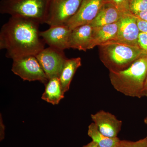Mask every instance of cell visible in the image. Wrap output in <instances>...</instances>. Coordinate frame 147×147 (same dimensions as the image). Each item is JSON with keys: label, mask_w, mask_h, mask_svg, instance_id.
I'll return each mask as SVG.
<instances>
[{"label": "cell", "mask_w": 147, "mask_h": 147, "mask_svg": "<svg viewBox=\"0 0 147 147\" xmlns=\"http://www.w3.org/2000/svg\"><path fill=\"white\" fill-rule=\"evenodd\" d=\"M39 23L31 19L11 16L0 31V49L12 60L35 56L45 48L40 36Z\"/></svg>", "instance_id": "cell-1"}, {"label": "cell", "mask_w": 147, "mask_h": 147, "mask_svg": "<svg viewBox=\"0 0 147 147\" xmlns=\"http://www.w3.org/2000/svg\"><path fill=\"white\" fill-rule=\"evenodd\" d=\"M147 74V54L135 61L126 69L109 71L110 83L114 89L126 96L141 98Z\"/></svg>", "instance_id": "cell-2"}, {"label": "cell", "mask_w": 147, "mask_h": 147, "mask_svg": "<svg viewBox=\"0 0 147 147\" xmlns=\"http://www.w3.org/2000/svg\"><path fill=\"white\" fill-rule=\"evenodd\" d=\"M100 60L109 71L126 69L145 54L139 47L112 41L98 46Z\"/></svg>", "instance_id": "cell-3"}, {"label": "cell", "mask_w": 147, "mask_h": 147, "mask_svg": "<svg viewBox=\"0 0 147 147\" xmlns=\"http://www.w3.org/2000/svg\"><path fill=\"white\" fill-rule=\"evenodd\" d=\"M50 0H1L0 12L45 23Z\"/></svg>", "instance_id": "cell-4"}, {"label": "cell", "mask_w": 147, "mask_h": 147, "mask_svg": "<svg viewBox=\"0 0 147 147\" xmlns=\"http://www.w3.org/2000/svg\"><path fill=\"white\" fill-rule=\"evenodd\" d=\"M83 0H50L45 24L65 25L78 10Z\"/></svg>", "instance_id": "cell-5"}, {"label": "cell", "mask_w": 147, "mask_h": 147, "mask_svg": "<svg viewBox=\"0 0 147 147\" xmlns=\"http://www.w3.org/2000/svg\"><path fill=\"white\" fill-rule=\"evenodd\" d=\"M11 71L24 81H39L46 84L48 78L35 56H28L13 60Z\"/></svg>", "instance_id": "cell-6"}, {"label": "cell", "mask_w": 147, "mask_h": 147, "mask_svg": "<svg viewBox=\"0 0 147 147\" xmlns=\"http://www.w3.org/2000/svg\"><path fill=\"white\" fill-rule=\"evenodd\" d=\"M48 79L59 77L67 58L63 51L49 47L35 56Z\"/></svg>", "instance_id": "cell-7"}, {"label": "cell", "mask_w": 147, "mask_h": 147, "mask_svg": "<svg viewBox=\"0 0 147 147\" xmlns=\"http://www.w3.org/2000/svg\"><path fill=\"white\" fill-rule=\"evenodd\" d=\"M107 0H83L76 13L65 26L71 30L89 24L96 18Z\"/></svg>", "instance_id": "cell-8"}, {"label": "cell", "mask_w": 147, "mask_h": 147, "mask_svg": "<svg viewBox=\"0 0 147 147\" xmlns=\"http://www.w3.org/2000/svg\"><path fill=\"white\" fill-rule=\"evenodd\" d=\"M118 25L117 34L114 41L139 46L138 39L140 32L137 16L130 11L124 12L118 21Z\"/></svg>", "instance_id": "cell-9"}, {"label": "cell", "mask_w": 147, "mask_h": 147, "mask_svg": "<svg viewBox=\"0 0 147 147\" xmlns=\"http://www.w3.org/2000/svg\"><path fill=\"white\" fill-rule=\"evenodd\" d=\"M71 31L65 25L52 26L46 30L40 32V36L49 47L64 51L69 49V40Z\"/></svg>", "instance_id": "cell-10"}, {"label": "cell", "mask_w": 147, "mask_h": 147, "mask_svg": "<svg viewBox=\"0 0 147 147\" xmlns=\"http://www.w3.org/2000/svg\"><path fill=\"white\" fill-rule=\"evenodd\" d=\"M92 120L102 134L111 138L117 137L122 125V121L113 114L100 110L91 115Z\"/></svg>", "instance_id": "cell-11"}, {"label": "cell", "mask_w": 147, "mask_h": 147, "mask_svg": "<svg viewBox=\"0 0 147 147\" xmlns=\"http://www.w3.org/2000/svg\"><path fill=\"white\" fill-rule=\"evenodd\" d=\"M93 28L90 24H86L71 30L69 40V48L85 52L89 50Z\"/></svg>", "instance_id": "cell-12"}, {"label": "cell", "mask_w": 147, "mask_h": 147, "mask_svg": "<svg viewBox=\"0 0 147 147\" xmlns=\"http://www.w3.org/2000/svg\"><path fill=\"white\" fill-rule=\"evenodd\" d=\"M118 22L114 24L94 27L93 28L89 50L115 40L118 30Z\"/></svg>", "instance_id": "cell-13"}, {"label": "cell", "mask_w": 147, "mask_h": 147, "mask_svg": "<svg viewBox=\"0 0 147 147\" xmlns=\"http://www.w3.org/2000/svg\"><path fill=\"white\" fill-rule=\"evenodd\" d=\"M123 13L110 3L107 2L89 24L94 28L114 24L118 22Z\"/></svg>", "instance_id": "cell-14"}, {"label": "cell", "mask_w": 147, "mask_h": 147, "mask_svg": "<svg viewBox=\"0 0 147 147\" xmlns=\"http://www.w3.org/2000/svg\"><path fill=\"white\" fill-rule=\"evenodd\" d=\"M45 86V91L42 94L41 98L53 105H58L64 98L65 94L59 78L55 77L49 79Z\"/></svg>", "instance_id": "cell-15"}, {"label": "cell", "mask_w": 147, "mask_h": 147, "mask_svg": "<svg viewBox=\"0 0 147 147\" xmlns=\"http://www.w3.org/2000/svg\"><path fill=\"white\" fill-rule=\"evenodd\" d=\"M82 65V59L80 57L67 59L66 61L59 76L61 85L65 93L69 90L75 72Z\"/></svg>", "instance_id": "cell-16"}, {"label": "cell", "mask_w": 147, "mask_h": 147, "mask_svg": "<svg viewBox=\"0 0 147 147\" xmlns=\"http://www.w3.org/2000/svg\"><path fill=\"white\" fill-rule=\"evenodd\" d=\"M88 134L100 147H117L121 140L117 137L111 138L102 134L94 123L89 125Z\"/></svg>", "instance_id": "cell-17"}, {"label": "cell", "mask_w": 147, "mask_h": 147, "mask_svg": "<svg viewBox=\"0 0 147 147\" xmlns=\"http://www.w3.org/2000/svg\"><path fill=\"white\" fill-rule=\"evenodd\" d=\"M129 10L134 14L147 10V0H131Z\"/></svg>", "instance_id": "cell-18"}, {"label": "cell", "mask_w": 147, "mask_h": 147, "mask_svg": "<svg viewBox=\"0 0 147 147\" xmlns=\"http://www.w3.org/2000/svg\"><path fill=\"white\" fill-rule=\"evenodd\" d=\"M117 147H147L146 139L145 137L135 142L120 140Z\"/></svg>", "instance_id": "cell-19"}, {"label": "cell", "mask_w": 147, "mask_h": 147, "mask_svg": "<svg viewBox=\"0 0 147 147\" xmlns=\"http://www.w3.org/2000/svg\"><path fill=\"white\" fill-rule=\"evenodd\" d=\"M130 1L131 0H107L108 3H110L123 12L129 11Z\"/></svg>", "instance_id": "cell-20"}, {"label": "cell", "mask_w": 147, "mask_h": 147, "mask_svg": "<svg viewBox=\"0 0 147 147\" xmlns=\"http://www.w3.org/2000/svg\"><path fill=\"white\" fill-rule=\"evenodd\" d=\"M138 44L139 47L147 54V34L140 32L138 37Z\"/></svg>", "instance_id": "cell-21"}, {"label": "cell", "mask_w": 147, "mask_h": 147, "mask_svg": "<svg viewBox=\"0 0 147 147\" xmlns=\"http://www.w3.org/2000/svg\"><path fill=\"white\" fill-rule=\"evenodd\" d=\"M137 17V24L139 31L147 34V22Z\"/></svg>", "instance_id": "cell-22"}, {"label": "cell", "mask_w": 147, "mask_h": 147, "mask_svg": "<svg viewBox=\"0 0 147 147\" xmlns=\"http://www.w3.org/2000/svg\"><path fill=\"white\" fill-rule=\"evenodd\" d=\"M5 125L3 123L2 118L1 115V118H0V141H2L5 139Z\"/></svg>", "instance_id": "cell-23"}, {"label": "cell", "mask_w": 147, "mask_h": 147, "mask_svg": "<svg viewBox=\"0 0 147 147\" xmlns=\"http://www.w3.org/2000/svg\"><path fill=\"white\" fill-rule=\"evenodd\" d=\"M137 17L147 22V10L134 14Z\"/></svg>", "instance_id": "cell-24"}, {"label": "cell", "mask_w": 147, "mask_h": 147, "mask_svg": "<svg viewBox=\"0 0 147 147\" xmlns=\"http://www.w3.org/2000/svg\"><path fill=\"white\" fill-rule=\"evenodd\" d=\"M82 147H100L96 143L92 141L91 142L87 144V145L83 146Z\"/></svg>", "instance_id": "cell-25"}, {"label": "cell", "mask_w": 147, "mask_h": 147, "mask_svg": "<svg viewBox=\"0 0 147 147\" xmlns=\"http://www.w3.org/2000/svg\"><path fill=\"white\" fill-rule=\"evenodd\" d=\"M143 96L147 97V74L146 78V82H145L144 91H143Z\"/></svg>", "instance_id": "cell-26"}, {"label": "cell", "mask_w": 147, "mask_h": 147, "mask_svg": "<svg viewBox=\"0 0 147 147\" xmlns=\"http://www.w3.org/2000/svg\"><path fill=\"white\" fill-rule=\"evenodd\" d=\"M144 122L147 125V116L144 120Z\"/></svg>", "instance_id": "cell-27"}, {"label": "cell", "mask_w": 147, "mask_h": 147, "mask_svg": "<svg viewBox=\"0 0 147 147\" xmlns=\"http://www.w3.org/2000/svg\"><path fill=\"white\" fill-rule=\"evenodd\" d=\"M146 141H147V136L146 137Z\"/></svg>", "instance_id": "cell-28"}]
</instances>
